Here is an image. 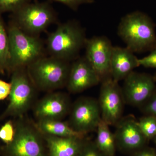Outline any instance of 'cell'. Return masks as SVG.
Segmentation results:
<instances>
[{
    "label": "cell",
    "mask_w": 156,
    "mask_h": 156,
    "mask_svg": "<svg viewBox=\"0 0 156 156\" xmlns=\"http://www.w3.org/2000/svg\"><path fill=\"white\" fill-rule=\"evenodd\" d=\"M118 34L133 53L156 49L154 24L150 17L140 11L126 14L121 19Z\"/></svg>",
    "instance_id": "obj_1"
},
{
    "label": "cell",
    "mask_w": 156,
    "mask_h": 156,
    "mask_svg": "<svg viewBox=\"0 0 156 156\" xmlns=\"http://www.w3.org/2000/svg\"><path fill=\"white\" fill-rule=\"evenodd\" d=\"M154 140V141L155 144L156 145V135L153 138Z\"/></svg>",
    "instance_id": "obj_30"
},
{
    "label": "cell",
    "mask_w": 156,
    "mask_h": 156,
    "mask_svg": "<svg viewBox=\"0 0 156 156\" xmlns=\"http://www.w3.org/2000/svg\"><path fill=\"white\" fill-rule=\"evenodd\" d=\"M11 73V88L9 103L0 115V121L9 117H21L30 108L37 89L27 68L14 70Z\"/></svg>",
    "instance_id": "obj_6"
},
{
    "label": "cell",
    "mask_w": 156,
    "mask_h": 156,
    "mask_svg": "<svg viewBox=\"0 0 156 156\" xmlns=\"http://www.w3.org/2000/svg\"><path fill=\"white\" fill-rule=\"evenodd\" d=\"M138 126L146 139H153L156 135V117L145 115L138 121Z\"/></svg>",
    "instance_id": "obj_20"
},
{
    "label": "cell",
    "mask_w": 156,
    "mask_h": 156,
    "mask_svg": "<svg viewBox=\"0 0 156 156\" xmlns=\"http://www.w3.org/2000/svg\"><path fill=\"white\" fill-rule=\"evenodd\" d=\"M71 108L67 95L62 92H51L37 102L34 113L38 120H60L68 114Z\"/></svg>",
    "instance_id": "obj_14"
},
{
    "label": "cell",
    "mask_w": 156,
    "mask_h": 156,
    "mask_svg": "<svg viewBox=\"0 0 156 156\" xmlns=\"http://www.w3.org/2000/svg\"><path fill=\"white\" fill-rule=\"evenodd\" d=\"M9 62V39L8 28L0 14V70L8 72Z\"/></svg>",
    "instance_id": "obj_19"
},
{
    "label": "cell",
    "mask_w": 156,
    "mask_h": 156,
    "mask_svg": "<svg viewBox=\"0 0 156 156\" xmlns=\"http://www.w3.org/2000/svg\"><path fill=\"white\" fill-rule=\"evenodd\" d=\"M122 92L125 103L140 107L156 89L153 76L133 71L124 80Z\"/></svg>",
    "instance_id": "obj_10"
},
{
    "label": "cell",
    "mask_w": 156,
    "mask_h": 156,
    "mask_svg": "<svg viewBox=\"0 0 156 156\" xmlns=\"http://www.w3.org/2000/svg\"><path fill=\"white\" fill-rule=\"evenodd\" d=\"M87 39L85 31L79 23L70 20L59 24L49 34L46 51L49 56L70 62L79 57Z\"/></svg>",
    "instance_id": "obj_2"
},
{
    "label": "cell",
    "mask_w": 156,
    "mask_h": 156,
    "mask_svg": "<svg viewBox=\"0 0 156 156\" xmlns=\"http://www.w3.org/2000/svg\"><path fill=\"white\" fill-rule=\"evenodd\" d=\"M41 134L62 137L83 139L87 134L74 130L68 123L59 120H38L35 125Z\"/></svg>",
    "instance_id": "obj_17"
},
{
    "label": "cell",
    "mask_w": 156,
    "mask_h": 156,
    "mask_svg": "<svg viewBox=\"0 0 156 156\" xmlns=\"http://www.w3.org/2000/svg\"><path fill=\"white\" fill-rule=\"evenodd\" d=\"M70 66L69 62L45 56L27 68L37 90L51 92L66 87Z\"/></svg>",
    "instance_id": "obj_4"
},
{
    "label": "cell",
    "mask_w": 156,
    "mask_h": 156,
    "mask_svg": "<svg viewBox=\"0 0 156 156\" xmlns=\"http://www.w3.org/2000/svg\"><path fill=\"white\" fill-rule=\"evenodd\" d=\"M140 66L139 58L127 48L113 47L111 61V76L117 82L124 80Z\"/></svg>",
    "instance_id": "obj_15"
},
{
    "label": "cell",
    "mask_w": 156,
    "mask_h": 156,
    "mask_svg": "<svg viewBox=\"0 0 156 156\" xmlns=\"http://www.w3.org/2000/svg\"><path fill=\"white\" fill-rule=\"evenodd\" d=\"M57 20L56 11L48 2H31L12 13L11 21L26 33L39 36Z\"/></svg>",
    "instance_id": "obj_5"
},
{
    "label": "cell",
    "mask_w": 156,
    "mask_h": 156,
    "mask_svg": "<svg viewBox=\"0 0 156 156\" xmlns=\"http://www.w3.org/2000/svg\"><path fill=\"white\" fill-rule=\"evenodd\" d=\"M42 135L48 143L50 156H79L85 143L84 138Z\"/></svg>",
    "instance_id": "obj_16"
},
{
    "label": "cell",
    "mask_w": 156,
    "mask_h": 156,
    "mask_svg": "<svg viewBox=\"0 0 156 156\" xmlns=\"http://www.w3.org/2000/svg\"><path fill=\"white\" fill-rule=\"evenodd\" d=\"M31 2V0H0V14L14 13Z\"/></svg>",
    "instance_id": "obj_21"
},
{
    "label": "cell",
    "mask_w": 156,
    "mask_h": 156,
    "mask_svg": "<svg viewBox=\"0 0 156 156\" xmlns=\"http://www.w3.org/2000/svg\"><path fill=\"white\" fill-rule=\"evenodd\" d=\"M11 88V83L0 80V101L5 100L9 97Z\"/></svg>",
    "instance_id": "obj_27"
},
{
    "label": "cell",
    "mask_w": 156,
    "mask_h": 156,
    "mask_svg": "<svg viewBox=\"0 0 156 156\" xmlns=\"http://www.w3.org/2000/svg\"><path fill=\"white\" fill-rule=\"evenodd\" d=\"M119 82L109 78L101 82L98 101L101 120L109 126H115L122 118L125 101Z\"/></svg>",
    "instance_id": "obj_7"
},
{
    "label": "cell",
    "mask_w": 156,
    "mask_h": 156,
    "mask_svg": "<svg viewBox=\"0 0 156 156\" xmlns=\"http://www.w3.org/2000/svg\"><path fill=\"white\" fill-rule=\"evenodd\" d=\"M101 83V80L85 56L78 57L71 64L66 84L69 92L80 93Z\"/></svg>",
    "instance_id": "obj_13"
},
{
    "label": "cell",
    "mask_w": 156,
    "mask_h": 156,
    "mask_svg": "<svg viewBox=\"0 0 156 156\" xmlns=\"http://www.w3.org/2000/svg\"><path fill=\"white\" fill-rule=\"evenodd\" d=\"M61 3L67 6L73 11H77L79 7L85 4H92L95 2L94 0H51Z\"/></svg>",
    "instance_id": "obj_25"
},
{
    "label": "cell",
    "mask_w": 156,
    "mask_h": 156,
    "mask_svg": "<svg viewBox=\"0 0 156 156\" xmlns=\"http://www.w3.org/2000/svg\"><path fill=\"white\" fill-rule=\"evenodd\" d=\"M140 66L156 69V49L151 51L148 56L139 58Z\"/></svg>",
    "instance_id": "obj_26"
},
{
    "label": "cell",
    "mask_w": 156,
    "mask_h": 156,
    "mask_svg": "<svg viewBox=\"0 0 156 156\" xmlns=\"http://www.w3.org/2000/svg\"><path fill=\"white\" fill-rule=\"evenodd\" d=\"M95 144L105 156H114L117 149L114 134L110 130L109 126L101 120L98 126Z\"/></svg>",
    "instance_id": "obj_18"
},
{
    "label": "cell",
    "mask_w": 156,
    "mask_h": 156,
    "mask_svg": "<svg viewBox=\"0 0 156 156\" xmlns=\"http://www.w3.org/2000/svg\"><path fill=\"white\" fill-rule=\"evenodd\" d=\"M0 74H3L2 73V72L1 70H0Z\"/></svg>",
    "instance_id": "obj_31"
},
{
    "label": "cell",
    "mask_w": 156,
    "mask_h": 156,
    "mask_svg": "<svg viewBox=\"0 0 156 156\" xmlns=\"http://www.w3.org/2000/svg\"><path fill=\"white\" fill-rule=\"evenodd\" d=\"M9 39V62L8 73L27 68L45 56L46 49L39 36L26 33L10 21L7 27Z\"/></svg>",
    "instance_id": "obj_3"
},
{
    "label": "cell",
    "mask_w": 156,
    "mask_h": 156,
    "mask_svg": "<svg viewBox=\"0 0 156 156\" xmlns=\"http://www.w3.org/2000/svg\"><path fill=\"white\" fill-rule=\"evenodd\" d=\"M70 112L69 126L75 131L85 134L96 131L101 120L98 101L92 98H79Z\"/></svg>",
    "instance_id": "obj_9"
},
{
    "label": "cell",
    "mask_w": 156,
    "mask_h": 156,
    "mask_svg": "<svg viewBox=\"0 0 156 156\" xmlns=\"http://www.w3.org/2000/svg\"><path fill=\"white\" fill-rule=\"evenodd\" d=\"M15 134L12 142L7 144L9 156H44L40 135L34 128L20 119L14 125Z\"/></svg>",
    "instance_id": "obj_8"
},
{
    "label": "cell",
    "mask_w": 156,
    "mask_h": 156,
    "mask_svg": "<svg viewBox=\"0 0 156 156\" xmlns=\"http://www.w3.org/2000/svg\"><path fill=\"white\" fill-rule=\"evenodd\" d=\"M15 134V126L13 121L9 120L0 128V139L9 144L12 142Z\"/></svg>",
    "instance_id": "obj_22"
},
{
    "label": "cell",
    "mask_w": 156,
    "mask_h": 156,
    "mask_svg": "<svg viewBox=\"0 0 156 156\" xmlns=\"http://www.w3.org/2000/svg\"><path fill=\"white\" fill-rule=\"evenodd\" d=\"M79 156H105L99 151L95 142H85Z\"/></svg>",
    "instance_id": "obj_24"
},
{
    "label": "cell",
    "mask_w": 156,
    "mask_h": 156,
    "mask_svg": "<svg viewBox=\"0 0 156 156\" xmlns=\"http://www.w3.org/2000/svg\"><path fill=\"white\" fill-rule=\"evenodd\" d=\"M139 108L145 115L156 117V89L151 97Z\"/></svg>",
    "instance_id": "obj_23"
},
{
    "label": "cell",
    "mask_w": 156,
    "mask_h": 156,
    "mask_svg": "<svg viewBox=\"0 0 156 156\" xmlns=\"http://www.w3.org/2000/svg\"><path fill=\"white\" fill-rule=\"evenodd\" d=\"M132 156H156V149L146 145L134 152Z\"/></svg>",
    "instance_id": "obj_28"
},
{
    "label": "cell",
    "mask_w": 156,
    "mask_h": 156,
    "mask_svg": "<svg viewBox=\"0 0 156 156\" xmlns=\"http://www.w3.org/2000/svg\"><path fill=\"white\" fill-rule=\"evenodd\" d=\"M115 126L114 135L117 148L133 154L147 145V140L133 115L123 117Z\"/></svg>",
    "instance_id": "obj_12"
},
{
    "label": "cell",
    "mask_w": 156,
    "mask_h": 156,
    "mask_svg": "<svg viewBox=\"0 0 156 156\" xmlns=\"http://www.w3.org/2000/svg\"><path fill=\"white\" fill-rule=\"evenodd\" d=\"M113 46L105 36H96L86 41L85 57L99 76L101 83L111 76V61Z\"/></svg>",
    "instance_id": "obj_11"
},
{
    "label": "cell",
    "mask_w": 156,
    "mask_h": 156,
    "mask_svg": "<svg viewBox=\"0 0 156 156\" xmlns=\"http://www.w3.org/2000/svg\"><path fill=\"white\" fill-rule=\"evenodd\" d=\"M153 77L154 79V80L155 81V82L156 83V72L155 73V74L154 75Z\"/></svg>",
    "instance_id": "obj_29"
}]
</instances>
